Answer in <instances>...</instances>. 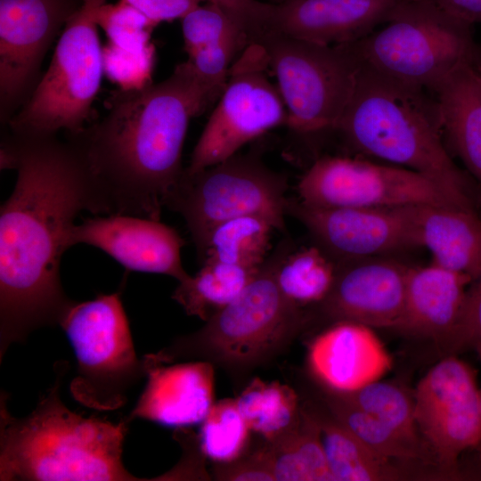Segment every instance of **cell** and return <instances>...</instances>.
I'll return each instance as SVG.
<instances>
[{"label":"cell","mask_w":481,"mask_h":481,"mask_svg":"<svg viewBox=\"0 0 481 481\" xmlns=\"http://www.w3.org/2000/svg\"><path fill=\"white\" fill-rule=\"evenodd\" d=\"M1 169L17 181L0 209V361L10 345L35 330L60 326L74 300L61 281V261L71 248L82 210L111 214L83 157L57 135L8 130L1 140Z\"/></svg>","instance_id":"6da1fadb"},{"label":"cell","mask_w":481,"mask_h":481,"mask_svg":"<svg viewBox=\"0 0 481 481\" xmlns=\"http://www.w3.org/2000/svg\"><path fill=\"white\" fill-rule=\"evenodd\" d=\"M216 102L186 61L161 82L110 91L104 117L67 140L83 157L111 214L160 220L184 171L190 122Z\"/></svg>","instance_id":"7a4b0ae2"},{"label":"cell","mask_w":481,"mask_h":481,"mask_svg":"<svg viewBox=\"0 0 481 481\" xmlns=\"http://www.w3.org/2000/svg\"><path fill=\"white\" fill-rule=\"evenodd\" d=\"M66 362L57 363L56 379L30 414L12 416L8 395L0 398V480L140 481L122 461L129 422L85 418L61 401Z\"/></svg>","instance_id":"3957f363"},{"label":"cell","mask_w":481,"mask_h":481,"mask_svg":"<svg viewBox=\"0 0 481 481\" xmlns=\"http://www.w3.org/2000/svg\"><path fill=\"white\" fill-rule=\"evenodd\" d=\"M427 92L362 61L335 132L354 150L420 173L456 207L477 211L469 179L443 142L437 105Z\"/></svg>","instance_id":"277c9868"},{"label":"cell","mask_w":481,"mask_h":481,"mask_svg":"<svg viewBox=\"0 0 481 481\" xmlns=\"http://www.w3.org/2000/svg\"><path fill=\"white\" fill-rule=\"evenodd\" d=\"M292 248L290 240L281 242L236 298L202 328L149 357L163 364L183 359L207 361L240 382L281 354L307 328L306 309L289 302L276 281L277 266Z\"/></svg>","instance_id":"5b68a950"},{"label":"cell","mask_w":481,"mask_h":481,"mask_svg":"<svg viewBox=\"0 0 481 481\" xmlns=\"http://www.w3.org/2000/svg\"><path fill=\"white\" fill-rule=\"evenodd\" d=\"M251 41L266 52L287 109L289 135L307 143L335 132L362 62L355 42L322 45L267 30Z\"/></svg>","instance_id":"8992f818"},{"label":"cell","mask_w":481,"mask_h":481,"mask_svg":"<svg viewBox=\"0 0 481 481\" xmlns=\"http://www.w3.org/2000/svg\"><path fill=\"white\" fill-rule=\"evenodd\" d=\"M384 25L355 42L362 61L428 92L458 67L471 64L481 48L472 24L429 0H400Z\"/></svg>","instance_id":"52a82bcc"},{"label":"cell","mask_w":481,"mask_h":481,"mask_svg":"<svg viewBox=\"0 0 481 481\" xmlns=\"http://www.w3.org/2000/svg\"><path fill=\"white\" fill-rule=\"evenodd\" d=\"M104 4L82 0L61 32L47 70L5 126L9 131L57 135L64 130L74 135L94 121L92 106L104 74L97 31V14Z\"/></svg>","instance_id":"ba28073f"},{"label":"cell","mask_w":481,"mask_h":481,"mask_svg":"<svg viewBox=\"0 0 481 481\" xmlns=\"http://www.w3.org/2000/svg\"><path fill=\"white\" fill-rule=\"evenodd\" d=\"M287 176L251 151L192 174L183 171L166 208L183 217L198 253L214 228L239 216H259L287 232Z\"/></svg>","instance_id":"9c48e42d"},{"label":"cell","mask_w":481,"mask_h":481,"mask_svg":"<svg viewBox=\"0 0 481 481\" xmlns=\"http://www.w3.org/2000/svg\"><path fill=\"white\" fill-rule=\"evenodd\" d=\"M60 326L77 363L69 385L73 398L97 411L122 407L130 389L146 377V371L135 350L121 289L74 301Z\"/></svg>","instance_id":"30bf717a"},{"label":"cell","mask_w":481,"mask_h":481,"mask_svg":"<svg viewBox=\"0 0 481 481\" xmlns=\"http://www.w3.org/2000/svg\"><path fill=\"white\" fill-rule=\"evenodd\" d=\"M262 45L249 42L233 61L226 85L184 168L192 174L238 153L248 143L286 126L287 109L269 77Z\"/></svg>","instance_id":"8fae6325"},{"label":"cell","mask_w":481,"mask_h":481,"mask_svg":"<svg viewBox=\"0 0 481 481\" xmlns=\"http://www.w3.org/2000/svg\"><path fill=\"white\" fill-rule=\"evenodd\" d=\"M418 430L444 477L459 474L461 456L481 444V393L476 371L444 355L412 394Z\"/></svg>","instance_id":"7c38bea8"},{"label":"cell","mask_w":481,"mask_h":481,"mask_svg":"<svg viewBox=\"0 0 481 481\" xmlns=\"http://www.w3.org/2000/svg\"><path fill=\"white\" fill-rule=\"evenodd\" d=\"M298 192L303 204L321 208L456 207L420 173L348 157L315 159L299 180Z\"/></svg>","instance_id":"4fadbf2b"},{"label":"cell","mask_w":481,"mask_h":481,"mask_svg":"<svg viewBox=\"0 0 481 481\" xmlns=\"http://www.w3.org/2000/svg\"><path fill=\"white\" fill-rule=\"evenodd\" d=\"M82 0H0V121L5 127L29 100L55 37Z\"/></svg>","instance_id":"5bb4252c"},{"label":"cell","mask_w":481,"mask_h":481,"mask_svg":"<svg viewBox=\"0 0 481 481\" xmlns=\"http://www.w3.org/2000/svg\"><path fill=\"white\" fill-rule=\"evenodd\" d=\"M286 214L303 224L337 263L418 247L406 206L321 208L288 198Z\"/></svg>","instance_id":"9a60e30c"},{"label":"cell","mask_w":481,"mask_h":481,"mask_svg":"<svg viewBox=\"0 0 481 481\" xmlns=\"http://www.w3.org/2000/svg\"><path fill=\"white\" fill-rule=\"evenodd\" d=\"M408 271L409 266L382 257L338 262L328 296L306 309L307 328L318 320L329 325L354 322L396 329L404 311Z\"/></svg>","instance_id":"2e32d148"},{"label":"cell","mask_w":481,"mask_h":481,"mask_svg":"<svg viewBox=\"0 0 481 481\" xmlns=\"http://www.w3.org/2000/svg\"><path fill=\"white\" fill-rule=\"evenodd\" d=\"M69 243L100 249L130 271L166 274L179 282L191 276L181 259L184 240L160 220L128 214L86 218L72 228Z\"/></svg>","instance_id":"e0dca14e"},{"label":"cell","mask_w":481,"mask_h":481,"mask_svg":"<svg viewBox=\"0 0 481 481\" xmlns=\"http://www.w3.org/2000/svg\"><path fill=\"white\" fill-rule=\"evenodd\" d=\"M399 1L286 0L280 4L268 3L262 27L257 32L267 30L322 45L354 43L371 33L377 25L384 23Z\"/></svg>","instance_id":"ac0fdd59"},{"label":"cell","mask_w":481,"mask_h":481,"mask_svg":"<svg viewBox=\"0 0 481 481\" xmlns=\"http://www.w3.org/2000/svg\"><path fill=\"white\" fill-rule=\"evenodd\" d=\"M307 369L314 382L338 393H351L380 380L392 358L373 329L354 322L327 326L311 341Z\"/></svg>","instance_id":"d6986e66"},{"label":"cell","mask_w":481,"mask_h":481,"mask_svg":"<svg viewBox=\"0 0 481 481\" xmlns=\"http://www.w3.org/2000/svg\"><path fill=\"white\" fill-rule=\"evenodd\" d=\"M147 383L127 422L142 419L164 427L200 424L214 404V365L207 361L163 364L147 355Z\"/></svg>","instance_id":"ffe728a7"},{"label":"cell","mask_w":481,"mask_h":481,"mask_svg":"<svg viewBox=\"0 0 481 481\" xmlns=\"http://www.w3.org/2000/svg\"><path fill=\"white\" fill-rule=\"evenodd\" d=\"M463 274L434 263L409 267L404 311L395 330L405 335L432 340L454 355V343L463 312L467 286Z\"/></svg>","instance_id":"44dd1931"},{"label":"cell","mask_w":481,"mask_h":481,"mask_svg":"<svg viewBox=\"0 0 481 481\" xmlns=\"http://www.w3.org/2000/svg\"><path fill=\"white\" fill-rule=\"evenodd\" d=\"M418 247L431 253L433 263L469 277L481 275V218L477 211L452 206H406Z\"/></svg>","instance_id":"7402d4cb"},{"label":"cell","mask_w":481,"mask_h":481,"mask_svg":"<svg viewBox=\"0 0 481 481\" xmlns=\"http://www.w3.org/2000/svg\"><path fill=\"white\" fill-rule=\"evenodd\" d=\"M429 93L442 135L481 186V77L471 64H463Z\"/></svg>","instance_id":"603a6c76"},{"label":"cell","mask_w":481,"mask_h":481,"mask_svg":"<svg viewBox=\"0 0 481 481\" xmlns=\"http://www.w3.org/2000/svg\"><path fill=\"white\" fill-rule=\"evenodd\" d=\"M301 404L317 420L334 481H395L414 477L413 469L369 447L337 420L323 404Z\"/></svg>","instance_id":"cb8c5ba5"},{"label":"cell","mask_w":481,"mask_h":481,"mask_svg":"<svg viewBox=\"0 0 481 481\" xmlns=\"http://www.w3.org/2000/svg\"><path fill=\"white\" fill-rule=\"evenodd\" d=\"M261 267L206 259L195 275L179 282L172 298L187 314L207 322L236 298Z\"/></svg>","instance_id":"d4e9b609"},{"label":"cell","mask_w":481,"mask_h":481,"mask_svg":"<svg viewBox=\"0 0 481 481\" xmlns=\"http://www.w3.org/2000/svg\"><path fill=\"white\" fill-rule=\"evenodd\" d=\"M316 385L322 394V403L330 414L369 447L406 466L411 467L412 463L431 466L442 473L427 445L409 441L338 393Z\"/></svg>","instance_id":"484cf974"},{"label":"cell","mask_w":481,"mask_h":481,"mask_svg":"<svg viewBox=\"0 0 481 481\" xmlns=\"http://www.w3.org/2000/svg\"><path fill=\"white\" fill-rule=\"evenodd\" d=\"M234 399L250 430L265 443L289 434L302 417L299 394L279 381L253 379Z\"/></svg>","instance_id":"4316f807"},{"label":"cell","mask_w":481,"mask_h":481,"mask_svg":"<svg viewBox=\"0 0 481 481\" xmlns=\"http://www.w3.org/2000/svg\"><path fill=\"white\" fill-rule=\"evenodd\" d=\"M298 425L273 443H265L275 481H334L315 418L302 406Z\"/></svg>","instance_id":"83f0119b"},{"label":"cell","mask_w":481,"mask_h":481,"mask_svg":"<svg viewBox=\"0 0 481 481\" xmlns=\"http://www.w3.org/2000/svg\"><path fill=\"white\" fill-rule=\"evenodd\" d=\"M337 262L319 246L293 251L280 261L276 281L283 296L295 306L308 309L319 305L330 291Z\"/></svg>","instance_id":"f1b7e54d"},{"label":"cell","mask_w":481,"mask_h":481,"mask_svg":"<svg viewBox=\"0 0 481 481\" xmlns=\"http://www.w3.org/2000/svg\"><path fill=\"white\" fill-rule=\"evenodd\" d=\"M273 224L259 216H243L222 223L207 237L198 257L259 268L266 260Z\"/></svg>","instance_id":"f546056e"},{"label":"cell","mask_w":481,"mask_h":481,"mask_svg":"<svg viewBox=\"0 0 481 481\" xmlns=\"http://www.w3.org/2000/svg\"><path fill=\"white\" fill-rule=\"evenodd\" d=\"M200 448L214 464L232 462L249 450L250 432L235 399L214 403L200 423Z\"/></svg>","instance_id":"4dcf8cb0"},{"label":"cell","mask_w":481,"mask_h":481,"mask_svg":"<svg viewBox=\"0 0 481 481\" xmlns=\"http://www.w3.org/2000/svg\"><path fill=\"white\" fill-rule=\"evenodd\" d=\"M338 394L409 441L427 445L415 421L413 396L403 387L378 380L356 391Z\"/></svg>","instance_id":"1f68e13d"},{"label":"cell","mask_w":481,"mask_h":481,"mask_svg":"<svg viewBox=\"0 0 481 481\" xmlns=\"http://www.w3.org/2000/svg\"><path fill=\"white\" fill-rule=\"evenodd\" d=\"M181 21L183 48L188 55L225 38L247 35L228 12L211 2H207L204 5H198L189 12Z\"/></svg>","instance_id":"d6a6232c"},{"label":"cell","mask_w":481,"mask_h":481,"mask_svg":"<svg viewBox=\"0 0 481 481\" xmlns=\"http://www.w3.org/2000/svg\"><path fill=\"white\" fill-rule=\"evenodd\" d=\"M97 24L110 44L124 50L142 51L151 45L150 39L155 26L136 8L120 0L100 8Z\"/></svg>","instance_id":"836d02e7"},{"label":"cell","mask_w":481,"mask_h":481,"mask_svg":"<svg viewBox=\"0 0 481 481\" xmlns=\"http://www.w3.org/2000/svg\"><path fill=\"white\" fill-rule=\"evenodd\" d=\"M248 44L247 35H238L188 55L197 77L216 100L224 89L233 61Z\"/></svg>","instance_id":"e575fe53"},{"label":"cell","mask_w":481,"mask_h":481,"mask_svg":"<svg viewBox=\"0 0 481 481\" xmlns=\"http://www.w3.org/2000/svg\"><path fill=\"white\" fill-rule=\"evenodd\" d=\"M104 74L123 89L138 88L152 83L155 47L127 51L110 43L102 47Z\"/></svg>","instance_id":"d590c367"},{"label":"cell","mask_w":481,"mask_h":481,"mask_svg":"<svg viewBox=\"0 0 481 481\" xmlns=\"http://www.w3.org/2000/svg\"><path fill=\"white\" fill-rule=\"evenodd\" d=\"M212 477L220 481H275L265 442L232 462L214 464Z\"/></svg>","instance_id":"8d00e7d4"},{"label":"cell","mask_w":481,"mask_h":481,"mask_svg":"<svg viewBox=\"0 0 481 481\" xmlns=\"http://www.w3.org/2000/svg\"><path fill=\"white\" fill-rule=\"evenodd\" d=\"M467 292V298L459 324L454 354L473 349L481 359V275Z\"/></svg>","instance_id":"74e56055"},{"label":"cell","mask_w":481,"mask_h":481,"mask_svg":"<svg viewBox=\"0 0 481 481\" xmlns=\"http://www.w3.org/2000/svg\"><path fill=\"white\" fill-rule=\"evenodd\" d=\"M144 14L156 27L163 21L182 20L206 0H120Z\"/></svg>","instance_id":"f35d334b"},{"label":"cell","mask_w":481,"mask_h":481,"mask_svg":"<svg viewBox=\"0 0 481 481\" xmlns=\"http://www.w3.org/2000/svg\"><path fill=\"white\" fill-rule=\"evenodd\" d=\"M223 7L245 30L249 38L261 27L267 3L257 0H206Z\"/></svg>","instance_id":"ab89813d"},{"label":"cell","mask_w":481,"mask_h":481,"mask_svg":"<svg viewBox=\"0 0 481 481\" xmlns=\"http://www.w3.org/2000/svg\"><path fill=\"white\" fill-rule=\"evenodd\" d=\"M446 12L472 25L481 24V0H429Z\"/></svg>","instance_id":"60d3db41"},{"label":"cell","mask_w":481,"mask_h":481,"mask_svg":"<svg viewBox=\"0 0 481 481\" xmlns=\"http://www.w3.org/2000/svg\"><path fill=\"white\" fill-rule=\"evenodd\" d=\"M471 65L481 77V54Z\"/></svg>","instance_id":"b9f144b4"},{"label":"cell","mask_w":481,"mask_h":481,"mask_svg":"<svg viewBox=\"0 0 481 481\" xmlns=\"http://www.w3.org/2000/svg\"><path fill=\"white\" fill-rule=\"evenodd\" d=\"M284 1H286V0H271V3L272 4H280V3H282Z\"/></svg>","instance_id":"7bdbcfd3"},{"label":"cell","mask_w":481,"mask_h":481,"mask_svg":"<svg viewBox=\"0 0 481 481\" xmlns=\"http://www.w3.org/2000/svg\"><path fill=\"white\" fill-rule=\"evenodd\" d=\"M480 361H481V359H480ZM480 393H481V388H480ZM479 449H481V444H480V447H479Z\"/></svg>","instance_id":"ee69618b"}]
</instances>
